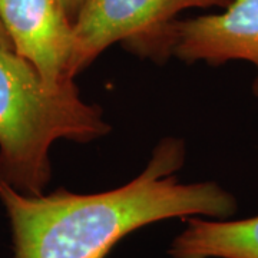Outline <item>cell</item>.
I'll use <instances>...</instances> for the list:
<instances>
[{
  "instance_id": "cell-1",
  "label": "cell",
  "mask_w": 258,
  "mask_h": 258,
  "mask_svg": "<svg viewBox=\"0 0 258 258\" xmlns=\"http://www.w3.org/2000/svg\"><path fill=\"white\" fill-rule=\"evenodd\" d=\"M184 159L181 139H162L135 179L89 195L64 189L26 195L2 179L0 201L9 218L15 258H105L125 235L152 222L232 215L237 201L218 184L176 181L174 174Z\"/></svg>"
},
{
  "instance_id": "cell-2",
  "label": "cell",
  "mask_w": 258,
  "mask_h": 258,
  "mask_svg": "<svg viewBox=\"0 0 258 258\" xmlns=\"http://www.w3.org/2000/svg\"><path fill=\"white\" fill-rule=\"evenodd\" d=\"M111 126L75 83L50 88L26 59L0 47V178L19 192L42 195L57 139L91 142Z\"/></svg>"
},
{
  "instance_id": "cell-3",
  "label": "cell",
  "mask_w": 258,
  "mask_h": 258,
  "mask_svg": "<svg viewBox=\"0 0 258 258\" xmlns=\"http://www.w3.org/2000/svg\"><path fill=\"white\" fill-rule=\"evenodd\" d=\"M231 0H86L74 22V75L113 43L155 59L169 53V28L186 9H225Z\"/></svg>"
},
{
  "instance_id": "cell-4",
  "label": "cell",
  "mask_w": 258,
  "mask_h": 258,
  "mask_svg": "<svg viewBox=\"0 0 258 258\" xmlns=\"http://www.w3.org/2000/svg\"><path fill=\"white\" fill-rule=\"evenodd\" d=\"M0 20L13 50L47 86L74 83V20L62 0H0Z\"/></svg>"
},
{
  "instance_id": "cell-5",
  "label": "cell",
  "mask_w": 258,
  "mask_h": 258,
  "mask_svg": "<svg viewBox=\"0 0 258 258\" xmlns=\"http://www.w3.org/2000/svg\"><path fill=\"white\" fill-rule=\"evenodd\" d=\"M169 52L186 63L248 60L257 68L252 92L258 98V0H231L221 13L175 20L169 28Z\"/></svg>"
},
{
  "instance_id": "cell-6",
  "label": "cell",
  "mask_w": 258,
  "mask_h": 258,
  "mask_svg": "<svg viewBox=\"0 0 258 258\" xmlns=\"http://www.w3.org/2000/svg\"><path fill=\"white\" fill-rule=\"evenodd\" d=\"M169 254L172 258H258V215L240 221L189 218Z\"/></svg>"
},
{
  "instance_id": "cell-7",
  "label": "cell",
  "mask_w": 258,
  "mask_h": 258,
  "mask_svg": "<svg viewBox=\"0 0 258 258\" xmlns=\"http://www.w3.org/2000/svg\"><path fill=\"white\" fill-rule=\"evenodd\" d=\"M62 3H63L69 18L75 22V19L78 18V15L83 8V5L86 3V0H62Z\"/></svg>"
},
{
  "instance_id": "cell-8",
  "label": "cell",
  "mask_w": 258,
  "mask_h": 258,
  "mask_svg": "<svg viewBox=\"0 0 258 258\" xmlns=\"http://www.w3.org/2000/svg\"><path fill=\"white\" fill-rule=\"evenodd\" d=\"M0 47L8 49V50H13L12 42H10V39L9 36H8V33H6V30H5V26H3L2 20H0ZM13 52H15V50H13Z\"/></svg>"
},
{
  "instance_id": "cell-9",
  "label": "cell",
  "mask_w": 258,
  "mask_h": 258,
  "mask_svg": "<svg viewBox=\"0 0 258 258\" xmlns=\"http://www.w3.org/2000/svg\"><path fill=\"white\" fill-rule=\"evenodd\" d=\"M0 181H2V178H0Z\"/></svg>"
}]
</instances>
